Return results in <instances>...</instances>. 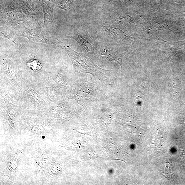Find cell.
Here are the masks:
<instances>
[{"mask_svg": "<svg viewBox=\"0 0 185 185\" xmlns=\"http://www.w3.org/2000/svg\"><path fill=\"white\" fill-rule=\"evenodd\" d=\"M16 35L25 37L29 40L54 45L61 48L62 42L53 34L43 28L38 22L27 20L12 27Z\"/></svg>", "mask_w": 185, "mask_h": 185, "instance_id": "1", "label": "cell"}, {"mask_svg": "<svg viewBox=\"0 0 185 185\" xmlns=\"http://www.w3.org/2000/svg\"><path fill=\"white\" fill-rule=\"evenodd\" d=\"M61 48L64 49L70 57L74 66L76 70H90L97 68L90 59L84 55L73 50L70 46L62 43Z\"/></svg>", "mask_w": 185, "mask_h": 185, "instance_id": "2", "label": "cell"}, {"mask_svg": "<svg viewBox=\"0 0 185 185\" xmlns=\"http://www.w3.org/2000/svg\"><path fill=\"white\" fill-rule=\"evenodd\" d=\"M1 19L7 25L12 26L18 25L20 22L28 19L20 10L13 4L6 5L1 10Z\"/></svg>", "mask_w": 185, "mask_h": 185, "instance_id": "3", "label": "cell"}, {"mask_svg": "<svg viewBox=\"0 0 185 185\" xmlns=\"http://www.w3.org/2000/svg\"><path fill=\"white\" fill-rule=\"evenodd\" d=\"M75 39L80 45L88 51H92L93 45L87 33L78 29H75L71 37Z\"/></svg>", "mask_w": 185, "mask_h": 185, "instance_id": "4", "label": "cell"}, {"mask_svg": "<svg viewBox=\"0 0 185 185\" xmlns=\"http://www.w3.org/2000/svg\"><path fill=\"white\" fill-rule=\"evenodd\" d=\"M44 13V21L54 22V8L55 0H39Z\"/></svg>", "mask_w": 185, "mask_h": 185, "instance_id": "5", "label": "cell"}, {"mask_svg": "<svg viewBox=\"0 0 185 185\" xmlns=\"http://www.w3.org/2000/svg\"><path fill=\"white\" fill-rule=\"evenodd\" d=\"M2 66L14 83H17L18 79L15 69L11 61L7 59H5L2 61Z\"/></svg>", "mask_w": 185, "mask_h": 185, "instance_id": "6", "label": "cell"}, {"mask_svg": "<svg viewBox=\"0 0 185 185\" xmlns=\"http://www.w3.org/2000/svg\"><path fill=\"white\" fill-rule=\"evenodd\" d=\"M100 55L103 58L110 61L114 60L119 63V60L116 56L113 53L112 51L106 47H102L100 48Z\"/></svg>", "mask_w": 185, "mask_h": 185, "instance_id": "7", "label": "cell"}, {"mask_svg": "<svg viewBox=\"0 0 185 185\" xmlns=\"http://www.w3.org/2000/svg\"><path fill=\"white\" fill-rule=\"evenodd\" d=\"M28 64L29 67L34 71L40 70L42 67L40 62L36 59L31 61L28 63Z\"/></svg>", "mask_w": 185, "mask_h": 185, "instance_id": "8", "label": "cell"}, {"mask_svg": "<svg viewBox=\"0 0 185 185\" xmlns=\"http://www.w3.org/2000/svg\"><path fill=\"white\" fill-rule=\"evenodd\" d=\"M71 4V0H64L59 5V7L68 11L70 8Z\"/></svg>", "mask_w": 185, "mask_h": 185, "instance_id": "9", "label": "cell"}, {"mask_svg": "<svg viewBox=\"0 0 185 185\" xmlns=\"http://www.w3.org/2000/svg\"><path fill=\"white\" fill-rule=\"evenodd\" d=\"M1 35L2 37L7 38L10 40L14 42L15 43V42L13 41V39L11 38V36L10 35L7 29H3L1 27Z\"/></svg>", "mask_w": 185, "mask_h": 185, "instance_id": "10", "label": "cell"}]
</instances>
